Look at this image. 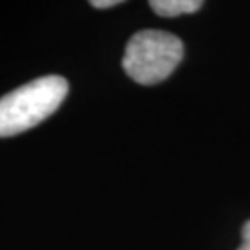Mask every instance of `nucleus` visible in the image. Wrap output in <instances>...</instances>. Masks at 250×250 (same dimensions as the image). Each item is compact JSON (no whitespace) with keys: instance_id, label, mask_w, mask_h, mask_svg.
I'll return each instance as SVG.
<instances>
[{"instance_id":"1","label":"nucleus","mask_w":250,"mask_h":250,"mask_svg":"<svg viewBox=\"0 0 250 250\" xmlns=\"http://www.w3.org/2000/svg\"><path fill=\"white\" fill-rule=\"evenodd\" d=\"M69 83L62 76H43L0 99V137H11L43 123L62 106Z\"/></svg>"},{"instance_id":"2","label":"nucleus","mask_w":250,"mask_h":250,"mask_svg":"<svg viewBox=\"0 0 250 250\" xmlns=\"http://www.w3.org/2000/svg\"><path fill=\"white\" fill-rule=\"evenodd\" d=\"M184 58V43L161 30H141L128 41L123 69L137 83L154 85L169 78Z\"/></svg>"},{"instance_id":"3","label":"nucleus","mask_w":250,"mask_h":250,"mask_svg":"<svg viewBox=\"0 0 250 250\" xmlns=\"http://www.w3.org/2000/svg\"><path fill=\"white\" fill-rule=\"evenodd\" d=\"M150 8L161 17H178L186 13H195L202 8L200 0H152Z\"/></svg>"},{"instance_id":"4","label":"nucleus","mask_w":250,"mask_h":250,"mask_svg":"<svg viewBox=\"0 0 250 250\" xmlns=\"http://www.w3.org/2000/svg\"><path fill=\"white\" fill-rule=\"evenodd\" d=\"M241 235H243V245L237 250H250V221L245 223V226H243V230H241Z\"/></svg>"},{"instance_id":"5","label":"nucleus","mask_w":250,"mask_h":250,"mask_svg":"<svg viewBox=\"0 0 250 250\" xmlns=\"http://www.w3.org/2000/svg\"><path fill=\"white\" fill-rule=\"evenodd\" d=\"M117 4H121V0H93L91 6L97 9H107V8H113Z\"/></svg>"}]
</instances>
